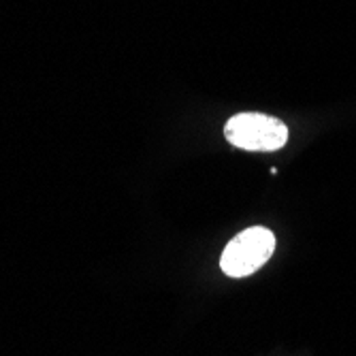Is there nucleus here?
<instances>
[{"mask_svg":"<svg viewBox=\"0 0 356 356\" xmlns=\"http://www.w3.org/2000/svg\"><path fill=\"white\" fill-rule=\"evenodd\" d=\"M275 250V235L265 226H252L241 231L224 248L220 267L231 277H245L261 269Z\"/></svg>","mask_w":356,"mask_h":356,"instance_id":"obj_2","label":"nucleus"},{"mask_svg":"<svg viewBox=\"0 0 356 356\" xmlns=\"http://www.w3.org/2000/svg\"><path fill=\"white\" fill-rule=\"evenodd\" d=\"M224 135L239 149L275 152L288 141V126L265 113H237L226 122Z\"/></svg>","mask_w":356,"mask_h":356,"instance_id":"obj_1","label":"nucleus"}]
</instances>
